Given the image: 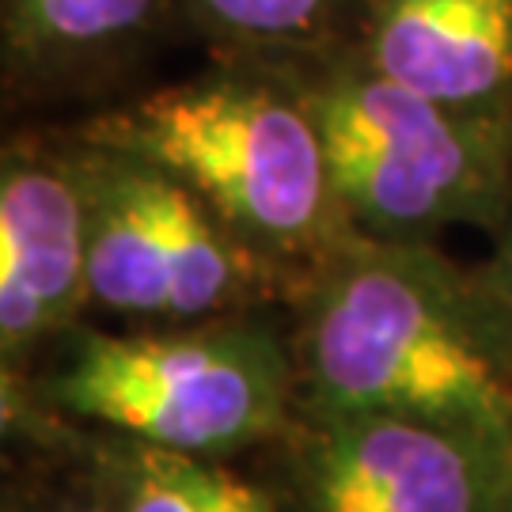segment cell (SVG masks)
Instances as JSON below:
<instances>
[{"mask_svg":"<svg viewBox=\"0 0 512 512\" xmlns=\"http://www.w3.org/2000/svg\"><path fill=\"white\" fill-rule=\"evenodd\" d=\"M296 406L387 414L512 448V319L440 243L357 236L289 304Z\"/></svg>","mask_w":512,"mask_h":512,"instance_id":"1","label":"cell"},{"mask_svg":"<svg viewBox=\"0 0 512 512\" xmlns=\"http://www.w3.org/2000/svg\"><path fill=\"white\" fill-rule=\"evenodd\" d=\"M65 129L183 179L255 255L289 277L293 296L311 270L361 236L334 194L308 103L277 61L209 57L198 73L99 103Z\"/></svg>","mask_w":512,"mask_h":512,"instance_id":"2","label":"cell"},{"mask_svg":"<svg viewBox=\"0 0 512 512\" xmlns=\"http://www.w3.org/2000/svg\"><path fill=\"white\" fill-rule=\"evenodd\" d=\"M76 429L179 456L243 463L296 414L289 308H255L183 327L80 323L31 372H0Z\"/></svg>","mask_w":512,"mask_h":512,"instance_id":"3","label":"cell"},{"mask_svg":"<svg viewBox=\"0 0 512 512\" xmlns=\"http://www.w3.org/2000/svg\"><path fill=\"white\" fill-rule=\"evenodd\" d=\"M277 65L308 103L334 194L361 236L440 243L456 228L494 236L512 198V110L444 107L376 73L353 46Z\"/></svg>","mask_w":512,"mask_h":512,"instance_id":"4","label":"cell"},{"mask_svg":"<svg viewBox=\"0 0 512 512\" xmlns=\"http://www.w3.org/2000/svg\"><path fill=\"white\" fill-rule=\"evenodd\" d=\"M88 202L92 319L107 327H183L255 308H289L293 285L171 171L80 141Z\"/></svg>","mask_w":512,"mask_h":512,"instance_id":"5","label":"cell"},{"mask_svg":"<svg viewBox=\"0 0 512 512\" xmlns=\"http://www.w3.org/2000/svg\"><path fill=\"white\" fill-rule=\"evenodd\" d=\"M281 512H512V448L425 421L296 406L251 456Z\"/></svg>","mask_w":512,"mask_h":512,"instance_id":"6","label":"cell"},{"mask_svg":"<svg viewBox=\"0 0 512 512\" xmlns=\"http://www.w3.org/2000/svg\"><path fill=\"white\" fill-rule=\"evenodd\" d=\"M92 319L88 202L61 126L0 148V372L31 368Z\"/></svg>","mask_w":512,"mask_h":512,"instance_id":"7","label":"cell"},{"mask_svg":"<svg viewBox=\"0 0 512 512\" xmlns=\"http://www.w3.org/2000/svg\"><path fill=\"white\" fill-rule=\"evenodd\" d=\"M183 35L179 0H0L8 107L110 92L164 38Z\"/></svg>","mask_w":512,"mask_h":512,"instance_id":"8","label":"cell"},{"mask_svg":"<svg viewBox=\"0 0 512 512\" xmlns=\"http://www.w3.org/2000/svg\"><path fill=\"white\" fill-rule=\"evenodd\" d=\"M353 50L444 107L512 110V0H365Z\"/></svg>","mask_w":512,"mask_h":512,"instance_id":"9","label":"cell"},{"mask_svg":"<svg viewBox=\"0 0 512 512\" xmlns=\"http://www.w3.org/2000/svg\"><path fill=\"white\" fill-rule=\"evenodd\" d=\"M69 440L118 512H281L251 467L179 456L76 425H69Z\"/></svg>","mask_w":512,"mask_h":512,"instance_id":"10","label":"cell"},{"mask_svg":"<svg viewBox=\"0 0 512 512\" xmlns=\"http://www.w3.org/2000/svg\"><path fill=\"white\" fill-rule=\"evenodd\" d=\"M179 16L209 57L304 61L357 46L365 0H179Z\"/></svg>","mask_w":512,"mask_h":512,"instance_id":"11","label":"cell"},{"mask_svg":"<svg viewBox=\"0 0 512 512\" xmlns=\"http://www.w3.org/2000/svg\"><path fill=\"white\" fill-rule=\"evenodd\" d=\"M0 399H4V433L19 437L35 448H50L61 456L65 471L50 490H42V501L31 505V512H118L103 494V486L95 482L92 467L80 459V452L69 440V425L54 414H46L42 406L31 403V395L16 380H0Z\"/></svg>","mask_w":512,"mask_h":512,"instance_id":"12","label":"cell"},{"mask_svg":"<svg viewBox=\"0 0 512 512\" xmlns=\"http://www.w3.org/2000/svg\"><path fill=\"white\" fill-rule=\"evenodd\" d=\"M494 247H490V255L478 262V270L482 277L490 281V289L497 293V300L505 304L512 319V198H509V209H505V217L497 224L494 236Z\"/></svg>","mask_w":512,"mask_h":512,"instance_id":"13","label":"cell"},{"mask_svg":"<svg viewBox=\"0 0 512 512\" xmlns=\"http://www.w3.org/2000/svg\"><path fill=\"white\" fill-rule=\"evenodd\" d=\"M4 512H31V505H27L23 497H12V494H8V501H4Z\"/></svg>","mask_w":512,"mask_h":512,"instance_id":"14","label":"cell"}]
</instances>
